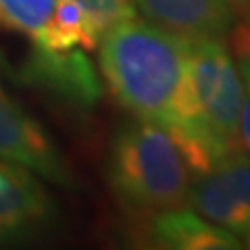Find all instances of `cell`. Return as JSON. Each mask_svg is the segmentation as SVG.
I'll return each mask as SVG.
<instances>
[{
	"label": "cell",
	"instance_id": "obj_1",
	"mask_svg": "<svg viewBox=\"0 0 250 250\" xmlns=\"http://www.w3.org/2000/svg\"><path fill=\"white\" fill-rule=\"evenodd\" d=\"M98 48L100 75L117 103L136 119L165 125L217 159L194 117L184 36L134 17L108 29Z\"/></svg>",
	"mask_w": 250,
	"mask_h": 250
},
{
	"label": "cell",
	"instance_id": "obj_2",
	"mask_svg": "<svg viewBox=\"0 0 250 250\" xmlns=\"http://www.w3.org/2000/svg\"><path fill=\"white\" fill-rule=\"evenodd\" d=\"M215 159L165 125L134 119L117 131L108 152V184L138 221L188 207V194Z\"/></svg>",
	"mask_w": 250,
	"mask_h": 250
},
{
	"label": "cell",
	"instance_id": "obj_3",
	"mask_svg": "<svg viewBox=\"0 0 250 250\" xmlns=\"http://www.w3.org/2000/svg\"><path fill=\"white\" fill-rule=\"evenodd\" d=\"M188 88L198 129L221 156L240 146L242 77L236 57L221 38H186Z\"/></svg>",
	"mask_w": 250,
	"mask_h": 250
},
{
	"label": "cell",
	"instance_id": "obj_4",
	"mask_svg": "<svg viewBox=\"0 0 250 250\" xmlns=\"http://www.w3.org/2000/svg\"><path fill=\"white\" fill-rule=\"evenodd\" d=\"M188 207L244 240L250 233V154L242 146L217 156L188 194Z\"/></svg>",
	"mask_w": 250,
	"mask_h": 250
},
{
	"label": "cell",
	"instance_id": "obj_5",
	"mask_svg": "<svg viewBox=\"0 0 250 250\" xmlns=\"http://www.w3.org/2000/svg\"><path fill=\"white\" fill-rule=\"evenodd\" d=\"M0 156L31 169L52 186L73 188V173L48 131L2 85H0Z\"/></svg>",
	"mask_w": 250,
	"mask_h": 250
},
{
	"label": "cell",
	"instance_id": "obj_6",
	"mask_svg": "<svg viewBox=\"0 0 250 250\" xmlns=\"http://www.w3.org/2000/svg\"><path fill=\"white\" fill-rule=\"evenodd\" d=\"M54 202L44 179L0 156V242H17L48 228Z\"/></svg>",
	"mask_w": 250,
	"mask_h": 250
},
{
	"label": "cell",
	"instance_id": "obj_7",
	"mask_svg": "<svg viewBox=\"0 0 250 250\" xmlns=\"http://www.w3.org/2000/svg\"><path fill=\"white\" fill-rule=\"evenodd\" d=\"M142 240L152 248L165 250H236L242 240L219 228L190 207L161 210L140 219Z\"/></svg>",
	"mask_w": 250,
	"mask_h": 250
},
{
	"label": "cell",
	"instance_id": "obj_8",
	"mask_svg": "<svg viewBox=\"0 0 250 250\" xmlns=\"http://www.w3.org/2000/svg\"><path fill=\"white\" fill-rule=\"evenodd\" d=\"M146 21L184 38H225L238 23L229 0H131Z\"/></svg>",
	"mask_w": 250,
	"mask_h": 250
},
{
	"label": "cell",
	"instance_id": "obj_9",
	"mask_svg": "<svg viewBox=\"0 0 250 250\" xmlns=\"http://www.w3.org/2000/svg\"><path fill=\"white\" fill-rule=\"evenodd\" d=\"M54 2L57 0H0V29L27 38L38 48L50 27Z\"/></svg>",
	"mask_w": 250,
	"mask_h": 250
},
{
	"label": "cell",
	"instance_id": "obj_10",
	"mask_svg": "<svg viewBox=\"0 0 250 250\" xmlns=\"http://www.w3.org/2000/svg\"><path fill=\"white\" fill-rule=\"evenodd\" d=\"M73 2L88 13V17L96 23L103 36L119 23L138 17L131 0H73Z\"/></svg>",
	"mask_w": 250,
	"mask_h": 250
},
{
	"label": "cell",
	"instance_id": "obj_11",
	"mask_svg": "<svg viewBox=\"0 0 250 250\" xmlns=\"http://www.w3.org/2000/svg\"><path fill=\"white\" fill-rule=\"evenodd\" d=\"M233 57H236L242 77V108L238 121V142L250 154V48L240 40H233Z\"/></svg>",
	"mask_w": 250,
	"mask_h": 250
},
{
	"label": "cell",
	"instance_id": "obj_12",
	"mask_svg": "<svg viewBox=\"0 0 250 250\" xmlns=\"http://www.w3.org/2000/svg\"><path fill=\"white\" fill-rule=\"evenodd\" d=\"M231 34H233V40H240L242 44H246L248 48H250V23H236V27L231 29Z\"/></svg>",
	"mask_w": 250,
	"mask_h": 250
},
{
	"label": "cell",
	"instance_id": "obj_13",
	"mask_svg": "<svg viewBox=\"0 0 250 250\" xmlns=\"http://www.w3.org/2000/svg\"><path fill=\"white\" fill-rule=\"evenodd\" d=\"M229 2H231L233 9H236L238 15L250 19V0H229Z\"/></svg>",
	"mask_w": 250,
	"mask_h": 250
},
{
	"label": "cell",
	"instance_id": "obj_14",
	"mask_svg": "<svg viewBox=\"0 0 250 250\" xmlns=\"http://www.w3.org/2000/svg\"><path fill=\"white\" fill-rule=\"evenodd\" d=\"M242 242H246V246H248V248H250V233H248V236H246V238H244V240H242Z\"/></svg>",
	"mask_w": 250,
	"mask_h": 250
}]
</instances>
